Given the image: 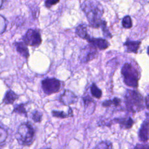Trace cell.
I'll return each instance as SVG.
<instances>
[{"mask_svg": "<svg viewBox=\"0 0 149 149\" xmlns=\"http://www.w3.org/2000/svg\"><path fill=\"white\" fill-rule=\"evenodd\" d=\"M45 149H51V148H45Z\"/></svg>", "mask_w": 149, "mask_h": 149, "instance_id": "1f68e13d", "label": "cell"}, {"mask_svg": "<svg viewBox=\"0 0 149 149\" xmlns=\"http://www.w3.org/2000/svg\"><path fill=\"white\" fill-rule=\"evenodd\" d=\"M82 98L84 102V112L87 115H91L95 108V102L94 100L88 95L83 97Z\"/></svg>", "mask_w": 149, "mask_h": 149, "instance_id": "8fae6325", "label": "cell"}, {"mask_svg": "<svg viewBox=\"0 0 149 149\" xmlns=\"http://www.w3.org/2000/svg\"><path fill=\"white\" fill-rule=\"evenodd\" d=\"M90 92L91 95L96 98H100L102 96V91L97 87L95 83H93L90 87Z\"/></svg>", "mask_w": 149, "mask_h": 149, "instance_id": "ffe728a7", "label": "cell"}, {"mask_svg": "<svg viewBox=\"0 0 149 149\" xmlns=\"http://www.w3.org/2000/svg\"><path fill=\"white\" fill-rule=\"evenodd\" d=\"M112 105H114V102L112 100H105L102 103V106L104 107H109L110 106H111Z\"/></svg>", "mask_w": 149, "mask_h": 149, "instance_id": "4316f807", "label": "cell"}, {"mask_svg": "<svg viewBox=\"0 0 149 149\" xmlns=\"http://www.w3.org/2000/svg\"><path fill=\"white\" fill-rule=\"evenodd\" d=\"M62 82L55 78H45L41 81V87L47 95L56 93L62 88Z\"/></svg>", "mask_w": 149, "mask_h": 149, "instance_id": "5b68a950", "label": "cell"}, {"mask_svg": "<svg viewBox=\"0 0 149 149\" xmlns=\"http://www.w3.org/2000/svg\"><path fill=\"white\" fill-rule=\"evenodd\" d=\"M51 113L54 117L62 118V119L72 117L73 116V110L70 107H69V110H68V113H65L63 111H56V110H52L51 111Z\"/></svg>", "mask_w": 149, "mask_h": 149, "instance_id": "2e32d148", "label": "cell"}, {"mask_svg": "<svg viewBox=\"0 0 149 149\" xmlns=\"http://www.w3.org/2000/svg\"><path fill=\"white\" fill-rule=\"evenodd\" d=\"M36 131L29 122L21 123L17 127L15 137L18 143L22 146H30L35 140Z\"/></svg>", "mask_w": 149, "mask_h": 149, "instance_id": "7a4b0ae2", "label": "cell"}, {"mask_svg": "<svg viewBox=\"0 0 149 149\" xmlns=\"http://www.w3.org/2000/svg\"><path fill=\"white\" fill-rule=\"evenodd\" d=\"M101 27V28H102V30L104 35L105 36H106V37H111V34L109 33V31L108 30V29H107V23H106V22H105V21L103 20Z\"/></svg>", "mask_w": 149, "mask_h": 149, "instance_id": "d4e9b609", "label": "cell"}, {"mask_svg": "<svg viewBox=\"0 0 149 149\" xmlns=\"http://www.w3.org/2000/svg\"><path fill=\"white\" fill-rule=\"evenodd\" d=\"M140 44L141 41H140L127 40L124 43V45L126 47L127 52H133L134 54H137L140 46Z\"/></svg>", "mask_w": 149, "mask_h": 149, "instance_id": "4fadbf2b", "label": "cell"}, {"mask_svg": "<svg viewBox=\"0 0 149 149\" xmlns=\"http://www.w3.org/2000/svg\"><path fill=\"white\" fill-rule=\"evenodd\" d=\"M75 33L77 36L84 40H86L89 36V34L87 33V26L84 24H79L76 27Z\"/></svg>", "mask_w": 149, "mask_h": 149, "instance_id": "e0dca14e", "label": "cell"}, {"mask_svg": "<svg viewBox=\"0 0 149 149\" xmlns=\"http://www.w3.org/2000/svg\"><path fill=\"white\" fill-rule=\"evenodd\" d=\"M42 118V113L37 111V110H34L32 112V115H31V119L32 120L36 122V123H40L41 122Z\"/></svg>", "mask_w": 149, "mask_h": 149, "instance_id": "44dd1931", "label": "cell"}, {"mask_svg": "<svg viewBox=\"0 0 149 149\" xmlns=\"http://www.w3.org/2000/svg\"><path fill=\"white\" fill-rule=\"evenodd\" d=\"M3 4V0H0V8L2 7Z\"/></svg>", "mask_w": 149, "mask_h": 149, "instance_id": "f546056e", "label": "cell"}, {"mask_svg": "<svg viewBox=\"0 0 149 149\" xmlns=\"http://www.w3.org/2000/svg\"><path fill=\"white\" fill-rule=\"evenodd\" d=\"M8 138V131L5 127L0 123V147H2Z\"/></svg>", "mask_w": 149, "mask_h": 149, "instance_id": "ac0fdd59", "label": "cell"}, {"mask_svg": "<svg viewBox=\"0 0 149 149\" xmlns=\"http://www.w3.org/2000/svg\"><path fill=\"white\" fill-rule=\"evenodd\" d=\"M139 139L143 143L147 142L149 139V113H146V118L139 129Z\"/></svg>", "mask_w": 149, "mask_h": 149, "instance_id": "ba28073f", "label": "cell"}, {"mask_svg": "<svg viewBox=\"0 0 149 149\" xmlns=\"http://www.w3.org/2000/svg\"><path fill=\"white\" fill-rule=\"evenodd\" d=\"M60 0H45L44 5L46 8H51L53 5H56L59 2Z\"/></svg>", "mask_w": 149, "mask_h": 149, "instance_id": "484cf974", "label": "cell"}, {"mask_svg": "<svg viewBox=\"0 0 149 149\" xmlns=\"http://www.w3.org/2000/svg\"><path fill=\"white\" fill-rule=\"evenodd\" d=\"M121 74L126 85L133 88L137 87L140 73L133 65L130 63H125L122 68Z\"/></svg>", "mask_w": 149, "mask_h": 149, "instance_id": "277c9868", "label": "cell"}, {"mask_svg": "<svg viewBox=\"0 0 149 149\" xmlns=\"http://www.w3.org/2000/svg\"><path fill=\"white\" fill-rule=\"evenodd\" d=\"M97 54V48L89 44L80 50L79 58L81 62L87 63L95 59Z\"/></svg>", "mask_w": 149, "mask_h": 149, "instance_id": "52a82bcc", "label": "cell"}, {"mask_svg": "<svg viewBox=\"0 0 149 149\" xmlns=\"http://www.w3.org/2000/svg\"><path fill=\"white\" fill-rule=\"evenodd\" d=\"M147 54L149 55V47H148V48H147Z\"/></svg>", "mask_w": 149, "mask_h": 149, "instance_id": "4dcf8cb0", "label": "cell"}, {"mask_svg": "<svg viewBox=\"0 0 149 149\" xmlns=\"http://www.w3.org/2000/svg\"><path fill=\"white\" fill-rule=\"evenodd\" d=\"M94 149H112V146L109 141H103L100 143Z\"/></svg>", "mask_w": 149, "mask_h": 149, "instance_id": "603a6c76", "label": "cell"}, {"mask_svg": "<svg viewBox=\"0 0 149 149\" xmlns=\"http://www.w3.org/2000/svg\"><path fill=\"white\" fill-rule=\"evenodd\" d=\"M122 25L125 29H130L132 26V21L130 16H125L122 21Z\"/></svg>", "mask_w": 149, "mask_h": 149, "instance_id": "7402d4cb", "label": "cell"}, {"mask_svg": "<svg viewBox=\"0 0 149 149\" xmlns=\"http://www.w3.org/2000/svg\"><path fill=\"white\" fill-rule=\"evenodd\" d=\"M112 122L118 123L120 127L124 129H130L134 123V122L130 117L114 118Z\"/></svg>", "mask_w": 149, "mask_h": 149, "instance_id": "7c38bea8", "label": "cell"}, {"mask_svg": "<svg viewBox=\"0 0 149 149\" xmlns=\"http://www.w3.org/2000/svg\"><path fill=\"white\" fill-rule=\"evenodd\" d=\"M16 49L18 53H19L22 56L27 59L29 57V51L23 42H16L14 43Z\"/></svg>", "mask_w": 149, "mask_h": 149, "instance_id": "5bb4252c", "label": "cell"}, {"mask_svg": "<svg viewBox=\"0 0 149 149\" xmlns=\"http://www.w3.org/2000/svg\"><path fill=\"white\" fill-rule=\"evenodd\" d=\"M86 40H87L90 44L100 50L105 49L109 46V43L108 42V41L102 38L91 37L89 36Z\"/></svg>", "mask_w": 149, "mask_h": 149, "instance_id": "30bf717a", "label": "cell"}, {"mask_svg": "<svg viewBox=\"0 0 149 149\" xmlns=\"http://www.w3.org/2000/svg\"><path fill=\"white\" fill-rule=\"evenodd\" d=\"M59 100L64 105H70L76 102L78 100V97L72 91L65 90L59 96Z\"/></svg>", "mask_w": 149, "mask_h": 149, "instance_id": "9c48e42d", "label": "cell"}, {"mask_svg": "<svg viewBox=\"0 0 149 149\" xmlns=\"http://www.w3.org/2000/svg\"><path fill=\"white\" fill-rule=\"evenodd\" d=\"M22 40L26 45L35 47H38L42 42L40 32L33 29H29L22 37Z\"/></svg>", "mask_w": 149, "mask_h": 149, "instance_id": "8992f818", "label": "cell"}, {"mask_svg": "<svg viewBox=\"0 0 149 149\" xmlns=\"http://www.w3.org/2000/svg\"><path fill=\"white\" fill-rule=\"evenodd\" d=\"M125 102L127 111L136 113L142 111L145 107L144 100L140 93L128 90L125 95Z\"/></svg>", "mask_w": 149, "mask_h": 149, "instance_id": "3957f363", "label": "cell"}, {"mask_svg": "<svg viewBox=\"0 0 149 149\" xmlns=\"http://www.w3.org/2000/svg\"><path fill=\"white\" fill-rule=\"evenodd\" d=\"M145 105L149 110V95H148L145 98Z\"/></svg>", "mask_w": 149, "mask_h": 149, "instance_id": "f1b7e54d", "label": "cell"}, {"mask_svg": "<svg viewBox=\"0 0 149 149\" xmlns=\"http://www.w3.org/2000/svg\"><path fill=\"white\" fill-rule=\"evenodd\" d=\"M19 95L16 94L12 90H8L2 100V102L5 105H9L12 104L13 102L19 98Z\"/></svg>", "mask_w": 149, "mask_h": 149, "instance_id": "9a60e30c", "label": "cell"}, {"mask_svg": "<svg viewBox=\"0 0 149 149\" xmlns=\"http://www.w3.org/2000/svg\"><path fill=\"white\" fill-rule=\"evenodd\" d=\"M81 8L85 13L90 26L94 29L101 27L103 20L102 5L96 0H85L81 5Z\"/></svg>", "mask_w": 149, "mask_h": 149, "instance_id": "6da1fadb", "label": "cell"}, {"mask_svg": "<svg viewBox=\"0 0 149 149\" xmlns=\"http://www.w3.org/2000/svg\"><path fill=\"white\" fill-rule=\"evenodd\" d=\"M7 21L6 19L3 16L0 15V34H2L5 31Z\"/></svg>", "mask_w": 149, "mask_h": 149, "instance_id": "cb8c5ba5", "label": "cell"}, {"mask_svg": "<svg viewBox=\"0 0 149 149\" xmlns=\"http://www.w3.org/2000/svg\"><path fill=\"white\" fill-rule=\"evenodd\" d=\"M25 104H20L16 105L12 111V113L23 115L24 116H27V112L25 108Z\"/></svg>", "mask_w": 149, "mask_h": 149, "instance_id": "d6986e66", "label": "cell"}, {"mask_svg": "<svg viewBox=\"0 0 149 149\" xmlns=\"http://www.w3.org/2000/svg\"><path fill=\"white\" fill-rule=\"evenodd\" d=\"M134 149H149V145L146 144H137Z\"/></svg>", "mask_w": 149, "mask_h": 149, "instance_id": "83f0119b", "label": "cell"}]
</instances>
